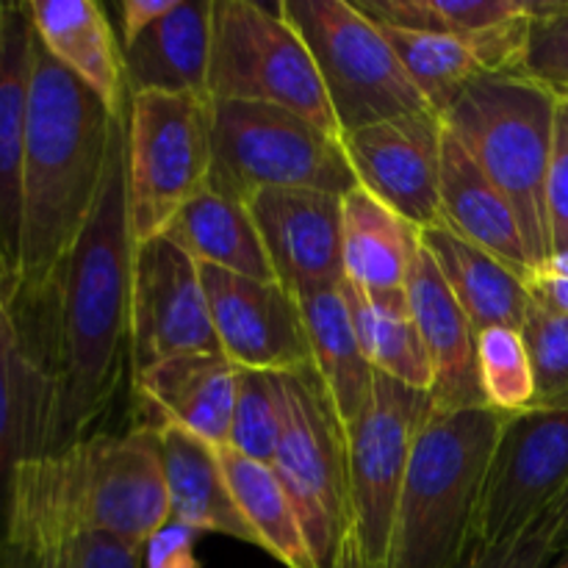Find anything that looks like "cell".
I'll list each match as a JSON object with an SVG mask.
<instances>
[{"instance_id":"7c38bea8","label":"cell","mask_w":568,"mask_h":568,"mask_svg":"<svg viewBox=\"0 0 568 568\" xmlns=\"http://www.w3.org/2000/svg\"><path fill=\"white\" fill-rule=\"evenodd\" d=\"M189 353H222L200 264L170 236L136 244L131 283V377Z\"/></svg>"},{"instance_id":"44dd1931","label":"cell","mask_w":568,"mask_h":568,"mask_svg":"<svg viewBox=\"0 0 568 568\" xmlns=\"http://www.w3.org/2000/svg\"><path fill=\"white\" fill-rule=\"evenodd\" d=\"M153 430L164 466L172 519L197 532H216L258 547L253 527L242 516L227 486L220 447L170 419L153 422Z\"/></svg>"},{"instance_id":"7a4b0ae2","label":"cell","mask_w":568,"mask_h":568,"mask_svg":"<svg viewBox=\"0 0 568 568\" xmlns=\"http://www.w3.org/2000/svg\"><path fill=\"white\" fill-rule=\"evenodd\" d=\"M122 116L39 44H31L20 275L11 308L44 303L81 239L103 186L111 136Z\"/></svg>"},{"instance_id":"4316f807","label":"cell","mask_w":568,"mask_h":568,"mask_svg":"<svg viewBox=\"0 0 568 568\" xmlns=\"http://www.w3.org/2000/svg\"><path fill=\"white\" fill-rule=\"evenodd\" d=\"M311 349V369L325 386L344 436L358 425L375 392V369L361 353L342 286L294 294Z\"/></svg>"},{"instance_id":"c3c4849f","label":"cell","mask_w":568,"mask_h":568,"mask_svg":"<svg viewBox=\"0 0 568 568\" xmlns=\"http://www.w3.org/2000/svg\"><path fill=\"white\" fill-rule=\"evenodd\" d=\"M564 98H568V94H564Z\"/></svg>"},{"instance_id":"e0dca14e","label":"cell","mask_w":568,"mask_h":568,"mask_svg":"<svg viewBox=\"0 0 568 568\" xmlns=\"http://www.w3.org/2000/svg\"><path fill=\"white\" fill-rule=\"evenodd\" d=\"M405 305L433 366V408L486 405L477 377V331L425 247H419L410 266Z\"/></svg>"},{"instance_id":"d6a6232c","label":"cell","mask_w":568,"mask_h":568,"mask_svg":"<svg viewBox=\"0 0 568 568\" xmlns=\"http://www.w3.org/2000/svg\"><path fill=\"white\" fill-rule=\"evenodd\" d=\"M0 532L26 536L50 552L53 568H142V547L103 532L75 530L33 499L9 491Z\"/></svg>"},{"instance_id":"83f0119b","label":"cell","mask_w":568,"mask_h":568,"mask_svg":"<svg viewBox=\"0 0 568 568\" xmlns=\"http://www.w3.org/2000/svg\"><path fill=\"white\" fill-rule=\"evenodd\" d=\"M419 239L477 333L488 327L521 331L530 305V288L525 277L516 275L510 266L483 247L466 242L444 222L419 231Z\"/></svg>"},{"instance_id":"7dc6e473","label":"cell","mask_w":568,"mask_h":568,"mask_svg":"<svg viewBox=\"0 0 568 568\" xmlns=\"http://www.w3.org/2000/svg\"><path fill=\"white\" fill-rule=\"evenodd\" d=\"M3 11H6V3H0V37H3Z\"/></svg>"},{"instance_id":"4dcf8cb0","label":"cell","mask_w":568,"mask_h":568,"mask_svg":"<svg viewBox=\"0 0 568 568\" xmlns=\"http://www.w3.org/2000/svg\"><path fill=\"white\" fill-rule=\"evenodd\" d=\"M342 294L347 300L349 320L361 353L377 375H386L416 392H433V366L425 353L419 331L408 314V305L383 303L369 297L364 288L344 281Z\"/></svg>"},{"instance_id":"9c48e42d","label":"cell","mask_w":568,"mask_h":568,"mask_svg":"<svg viewBox=\"0 0 568 568\" xmlns=\"http://www.w3.org/2000/svg\"><path fill=\"white\" fill-rule=\"evenodd\" d=\"M277 6L314 59L342 136L430 109L381 28L353 0H281Z\"/></svg>"},{"instance_id":"8992f818","label":"cell","mask_w":568,"mask_h":568,"mask_svg":"<svg viewBox=\"0 0 568 568\" xmlns=\"http://www.w3.org/2000/svg\"><path fill=\"white\" fill-rule=\"evenodd\" d=\"M209 186L233 200L258 189H311L344 197L358 186L344 142L305 116L266 103L211 100Z\"/></svg>"},{"instance_id":"484cf974","label":"cell","mask_w":568,"mask_h":568,"mask_svg":"<svg viewBox=\"0 0 568 568\" xmlns=\"http://www.w3.org/2000/svg\"><path fill=\"white\" fill-rule=\"evenodd\" d=\"M50 381L14 311L0 327V521L17 466L50 453Z\"/></svg>"},{"instance_id":"5b68a950","label":"cell","mask_w":568,"mask_h":568,"mask_svg":"<svg viewBox=\"0 0 568 568\" xmlns=\"http://www.w3.org/2000/svg\"><path fill=\"white\" fill-rule=\"evenodd\" d=\"M558 94L516 72H486L444 111V125L469 150L519 216L532 270L552 258L547 175Z\"/></svg>"},{"instance_id":"ac0fdd59","label":"cell","mask_w":568,"mask_h":568,"mask_svg":"<svg viewBox=\"0 0 568 568\" xmlns=\"http://www.w3.org/2000/svg\"><path fill=\"white\" fill-rule=\"evenodd\" d=\"M31 44L33 28L26 3H6L0 37V281L9 292V303L20 275Z\"/></svg>"},{"instance_id":"ffe728a7","label":"cell","mask_w":568,"mask_h":568,"mask_svg":"<svg viewBox=\"0 0 568 568\" xmlns=\"http://www.w3.org/2000/svg\"><path fill=\"white\" fill-rule=\"evenodd\" d=\"M26 9L39 44L92 89L111 114L125 116L131 92L122 42H116L103 6L94 0H33Z\"/></svg>"},{"instance_id":"2e32d148","label":"cell","mask_w":568,"mask_h":568,"mask_svg":"<svg viewBox=\"0 0 568 568\" xmlns=\"http://www.w3.org/2000/svg\"><path fill=\"white\" fill-rule=\"evenodd\" d=\"M275 281L292 294L344 283L342 197L311 189H258L244 200Z\"/></svg>"},{"instance_id":"30bf717a","label":"cell","mask_w":568,"mask_h":568,"mask_svg":"<svg viewBox=\"0 0 568 568\" xmlns=\"http://www.w3.org/2000/svg\"><path fill=\"white\" fill-rule=\"evenodd\" d=\"M283 433L272 469L281 477L320 568H336L353 532L347 436L314 369L283 372Z\"/></svg>"},{"instance_id":"ab89813d","label":"cell","mask_w":568,"mask_h":568,"mask_svg":"<svg viewBox=\"0 0 568 568\" xmlns=\"http://www.w3.org/2000/svg\"><path fill=\"white\" fill-rule=\"evenodd\" d=\"M197 530L181 525L170 516L164 527L150 536L142 549V568H200L194 544H197Z\"/></svg>"},{"instance_id":"cb8c5ba5","label":"cell","mask_w":568,"mask_h":568,"mask_svg":"<svg viewBox=\"0 0 568 568\" xmlns=\"http://www.w3.org/2000/svg\"><path fill=\"white\" fill-rule=\"evenodd\" d=\"M136 394L214 447H225L236 403V366L222 353H189L133 375Z\"/></svg>"},{"instance_id":"f1b7e54d","label":"cell","mask_w":568,"mask_h":568,"mask_svg":"<svg viewBox=\"0 0 568 568\" xmlns=\"http://www.w3.org/2000/svg\"><path fill=\"white\" fill-rule=\"evenodd\" d=\"M200 266L233 272L253 281H275L264 242L242 200L205 186L164 233Z\"/></svg>"},{"instance_id":"d4e9b609","label":"cell","mask_w":568,"mask_h":568,"mask_svg":"<svg viewBox=\"0 0 568 568\" xmlns=\"http://www.w3.org/2000/svg\"><path fill=\"white\" fill-rule=\"evenodd\" d=\"M442 214L444 225L466 242L491 253L525 281L532 275L519 216L449 128L442 150Z\"/></svg>"},{"instance_id":"52a82bcc","label":"cell","mask_w":568,"mask_h":568,"mask_svg":"<svg viewBox=\"0 0 568 568\" xmlns=\"http://www.w3.org/2000/svg\"><path fill=\"white\" fill-rule=\"evenodd\" d=\"M209 94L136 92L125 114V189L133 242L164 236L209 186L214 166Z\"/></svg>"},{"instance_id":"d6986e66","label":"cell","mask_w":568,"mask_h":568,"mask_svg":"<svg viewBox=\"0 0 568 568\" xmlns=\"http://www.w3.org/2000/svg\"><path fill=\"white\" fill-rule=\"evenodd\" d=\"M377 26L449 33L480 55L488 72H516L532 0H353Z\"/></svg>"},{"instance_id":"5bb4252c","label":"cell","mask_w":568,"mask_h":568,"mask_svg":"<svg viewBox=\"0 0 568 568\" xmlns=\"http://www.w3.org/2000/svg\"><path fill=\"white\" fill-rule=\"evenodd\" d=\"M444 116L422 109L342 136L358 186L419 231L444 222Z\"/></svg>"},{"instance_id":"74e56055","label":"cell","mask_w":568,"mask_h":568,"mask_svg":"<svg viewBox=\"0 0 568 568\" xmlns=\"http://www.w3.org/2000/svg\"><path fill=\"white\" fill-rule=\"evenodd\" d=\"M558 510L549 505L532 525L494 544H475L458 568H547L555 560Z\"/></svg>"},{"instance_id":"bcb514c9","label":"cell","mask_w":568,"mask_h":568,"mask_svg":"<svg viewBox=\"0 0 568 568\" xmlns=\"http://www.w3.org/2000/svg\"><path fill=\"white\" fill-rule=\"evenodd\" d=\"M547 568H568V547H566V549H560V552L555 555L552 564H549Z\"/></svg>"},{"instance_id":"4fadbf2b","label":"cell","mask_w":568,"mask_h":568,"mask_svg":"<svg viewBox=\"0 0 568 568\" xmlns=\"http://www.w3.org/2000/svg\"><path fill=\"white\" fill-rule=\"evenodd\" d=\"M568 488V408L505 416L477 514L475 544L525 530Z\"/></svg>"},{"instance_id":"f35d334b","label":"cell","mask_w":568,"mask_h":568,"mask_svg":"<svg viewBox=\"0 0 568 568\" xmlns=\"http://www.w3.org/2000/svg\"><path fill=\"white\" fill-rule=\"evenodd\" d=\"M547 225L552 255L568 253V98H558L547 175Z\"/></svg>"},{"instance_id":"7bdbcfd3","label":"cell","mask_w":568,"mask_h":568,"mask_svg":"<svg viewBox=\"0 0 568 568\" xmlns=\"http://www.w3.org/2000/svg\"><path fill=\"white\" fill-rule=\"evenodd\" d=\"M555 510H558V532H555V552L568 547V488L555 499Z\"/></svg>"},{"instance_id":"6da1fadb","label":"cell","mask_w":568,"mask_h":568,"mask_svg":"<svg viewBox=\"0 0 568 568\" xmlns=\"http://www.w3.org/2000/svg\"><path fill=\"white\" fill-rule=\"evenodd\" d=\"M133 242L125 189V116L116 120L98 205L64 261L53 292L48 353L50 453L89 438L131 364Z\"/></svg>"},{"instance_id":"b9f144b4","label":"cell","mask_w":568,"mask_h":568,"mask_svg":"<svg viewBox=\"0 0 568 568\" xmlns=\"http://www.w3.org/2000/svg\"><path fill=\"white\" fill-rule=\"evenodd\" d=\"M527 288L532 300L547 305L555 314L568 316V277L552 275L547 270H532V275L527 277Z\"/></svg>"},{"instance_id":"e575fe53","label":"cell","mask_w":568,"mask_h":568,"mask_svg":"<svg viewBox=\"0 0 568 568\" xmlns=\"http://www.w3.org/2000/svg\"><path fill=\"white\" fill-rule=\"evenodd\" d=\"M283 433V399L277 372L236 369V403H233L227 449L258 464L275 460Z\"/></svg>"},{"instance_id":"f546056e","label":"cell","mask_w":568,"mask_h":568,"mask_svg":"<svg viewBox=\"0 0 568 568\" xmlns=\"http://www.w3.org/2000/svg\"><path fill=\"white\" fill-rule=\"evenodd\" d=\"M220 460L233 499L258 538V549L270 552L286 568H320L305 541L294 503L288 499L275 469L227 447L220 449Z\"/></svg>"},{"instance_id":"8fae6325","label":"cell","mask_w":568,"mask_h":568,"mask_svg":"<svg viewBox=\"0 0 568 568\" xmlns=\"http://www.w3.org/2000/svg\"><path fill=\"white\" fill-rule=\"evenodd\" d=\"M430 410V394L375 372L369 408L347 433L353 536L364 568H388L399 494L414 442Z\"/></svg>"},{"instance_id":"3957f363","label":"cell","mask_w":568,"mask_h":568,"mask_svg":"<svg viewBox=\"0 0 568 568\" xmlns=\"http://www.w3.org/2000/svg\"><path fill=\"white\" fill-rule=\"evenodd\" d=\"M505 414L480 405L430 410L410 453L388 568H458L475 547L477 514Z\"/></svg>"},{"instance_id":"836d02e7","label":"cell","mask_w":568,"mask_h":568,"mask_svg":"<svg viewBox=\"0 0 568 568\" xmlns=\"http://www.w3.org/2000/svg\"><path fill=\"white\" fill-rule=\"evenodd\" d=\"M477 377L488 408L505 416L536 408V375L525 336L516 327L477 333Z\"/></svg>"},{"instance_id":"277c9868","label":"cell","mask_w":568,"mask_h":568,"mask_svg":"<svg viewBox=\"0 0 568 568\" xmlns=\"http://www.w3.org/2000/svg\"><path fill=\"white\" fill-rule=\"evenodd\" d=\"M9 491L22 494L75 530L142 547L170 521L164 466L153 425L122 436H89L61 453L17 466Z\"/></svg>"},{"instance_id":"7402d4cb","label":"cell","mask_w":568,"mask_h":568,"mask_svg":"<svg viewBox=\"0 0 568 568\" xmlns=\"http://www.w3.org/2000/svg\"><path fill=\"white\" fill-rule=\"evenodd\" d=\"M422 247L419 227L355 186L342 197L344 281L383 303L405 305L410 266Z\"/></svg>"},{"instance_id":"1f68e13d","label":"cell","mask_w":568,"mask_h":568,"mask_svg":"<svg viewBox=\"0 0 568 568\" xmlns=\"http://www.w3.org/2000/svg\"><path fill=\"white\" fill-rule=\"evenodd\" d=\"M377 28L397 53L410 83L419 89L425 103L438 114H444L471 81L488 72L477 50L464 39L433 31H405V28L388 26Z\"/></svg>"},{"instance_id":"60d3db41","label":"cell","mask_w":568,"mask_h":568,"mask_svg":"<svg viewBox=\"0 0 568 568\" xmlns=\"http://www.w3.org/2000/svg\"><path fill=\"white\" fill-rule=\"evenodd\" d=\"M178 6V0H122L116 6L120 11V39L122 44L136 39L144 28H150L153 22H159L161 17L170 14Z\"/></svg>"},{"instance_id":"ba28073f","label":"cell","mask_w":568,"mask_h":568,"mask_svg":"<svg viewBox=\"0 0 568 568\" xmlns=\"http://www.w3.org/2000/svg\"><path fill=\"white\" fill-rule=\"evenodd\" d=\"M209 98L277 105L342 136L314 59L281 6L214 0Z\"/></svg>"},{"instance_id":"f6af8a7d","label":"cell","mask_w":568,"mask_h":568,"mask_svg":"<svg viewBox=\"0 0 568 568\" xmlns=\"http://www.w3.org/2000/svg\"><path fill=\"white\" fill-rule=\"evenodd\" d=\"M9 316H11V303H9V292H6L3 281H0V327H3V325H6V322H9Z\"/></svg>"},{"instance_id":"ee69618b","label":"cell","mask_w":568,"mask_h":568,"mask_svg":"<svg viewBox=\"0 0 568 568\" xmlns=\"http://www.w3.org/2000/svg\"><path fill=\"white\" fill-rule=\"evenodd\" d=\"M336 568H364V560H361L358 544H355V536L349 532L347 541L342 544V552H338Z\"/></svg>"},{"instance_id":"9a60e30c","label":"cell","mask_w":568,"mask_h":568,"mask_svg":"<svg viewBox=\"0 0 568 568\" xmlns=\"http://www.w3.org/2000/svg\"><path fill=\"white\" fill-rule=\"evenodd\" d=\"M211 322L222 355L236 369H311L308 336L297 300L277 281H253L216 266H200Z\"/></svg>"},{"instance_id":"d590c367","label":"cell","mask_w":568,"mask_h":568,"mask_svg":"<svg viewBox=\"0 0 568 568\" xmlns=\"http://www.w3.org/2000/svg\"><path fill=\"white\" fill-rule=\"evenodd\" d=\"M532 375H536V408H568V316L555 314L530 297L521 325Z\"/></svg>"},{"instance_id":"603a6c76","label":"cell","mask_w":568,"mask_h":568,"mask_svg":"<svg viewBox=\"0 0 568 568\" xmlns=\"http://www.w3.org/2000/svg\"><path fill=\"white\" fill-rule=\"evenodd\" d=\"M214 0H178L175 9L122 44L128 92L209 94Z\"/></svg>"},{"instance_id":"8d00e7d4","label":"cell","mask_w":568,"mask_h":568,"mask_svg":"<svg viewBox=\"0 0 568 568\" xmlns=\"http://www.w3.org/2000/svg\"><path fill=\"white\" fill-rule=\"evenodd\" d=\"M516 75L541 83L558 98L568 94V0H532Z\"/></svg>"}]
</instances>
